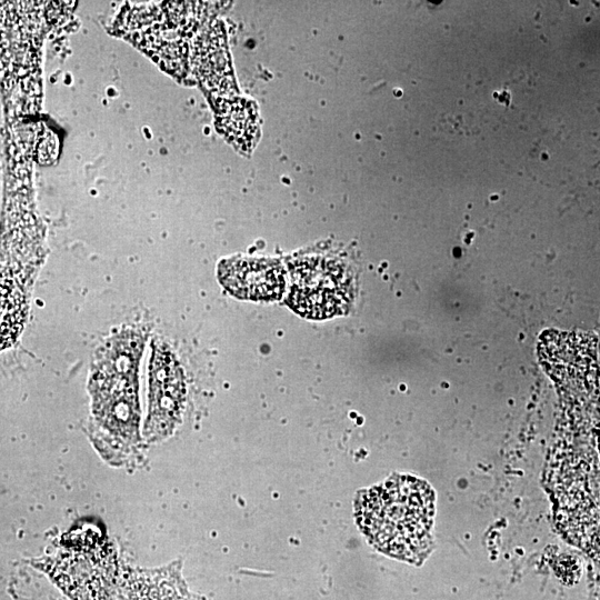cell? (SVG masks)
Listing matches in <instances>:
<instances>
[{
    "label": "cell",
    "instance_id": "1",
    "mask_svg": "<svg viewBox=\"0 0 600 600\" xmlns=\"http://www.w3.org/2000/svg\"><path fill=\"white\" fill-rule=\"evenodd\" d=\"M142 341L121 336L101 358L90 380L93 441L106 461L123 466L139 451L137 368Z\"/></svg>",
    "mask_w": 600,
    "mask_h": 600
},
{
    "label": "cell",
    "instance_id": "2",
    "mask_svg": "<svg viewBox=\"0 0 600 600\" xmlns=\"http://www.w3.org/2000/svg\"><path fill=\"white\" fill-rule=\"evenodd\" d=\"M434 496L430 486L410 476H394L363 491L357 519L379 550L404 560L423 556L430 542Z\"/></svg>",
    "mask_w": 600,
    "mask_h": 600
},
{
    "label": "cell",
    "instance_id": "3",
    "mask_svg": "<svg viewBox=\"0 0 600 600\" xmlns=\"http://www.w3.org/2000/svg\"><path fill=\"white\" fill-rule=\"evenodd\" d=\"M353 291L351 274L341 263L308 258L292 268L288 303L303 317L324 319L346 312Z\"/></svg>",
    "mask_w": 600,
    "mask_h": 600
},
{
    "label": "cell",
    "instance_id": "4",
    "mask_svg": "<svg viewBox=\"0 0 600 600\" xmlns=\"http://www.w3.org/2000/svg\"><path fill=\"white\" fill-rule=\"evenodd\" d=\"M186 396L182 371L170 350L154 344L149 367L148 417L144 434L149 441L169 436L180 419Z\"/></svg>",
    "mask_w": 600,
    "mask_h": 600
},
{
    "label": "cell",
    "instance_id": "5",
    "mask_svg": "<svg viewBox=\"0 0 600 600\" xmlns=\"http://www.w3.org/2000/svg\"><path fill=\"white\" fill-rule=\"evenodd\" d=\"M218 277L233 296L250 300H276L284 290V274L277 261L231 259L220 263Z\"/></svg>",
    "mask_w": 600,
    "mask_h": 600
},
{
    "label": "cell",
    "instance_id": "6",
    "mask_svg": "<svg viewBox=\"0 0 600 600\" xmlns=\"http://www.w3.org/2000/svg\"><path fill=\"white\" fill-rule=\"evenodd\" d=\"M2 319H1V343L2 349L8 347L17 337L23 318L24 303L21 293L13 288V282L2 278Z\"/></svg>",
    "mask_w": 600,
    "mask_h": 600
}]
</instances>
